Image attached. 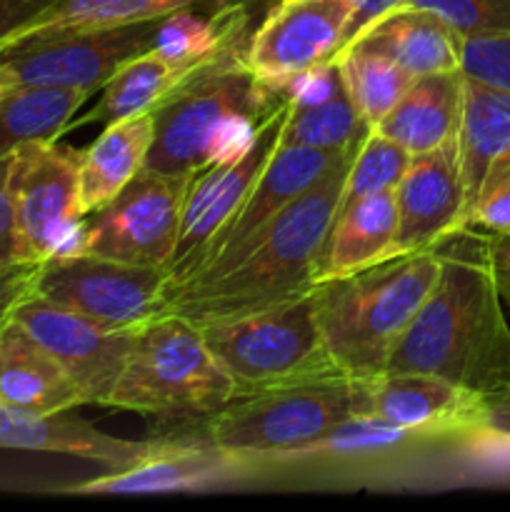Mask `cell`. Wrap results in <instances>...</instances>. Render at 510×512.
Masks as SVG:
<instances>
[{
    "mask_svg": "<svg viewBox=\"0 0 510 512\" xmlns=\"http://www.w3.org/2000/svg\"><path fill=\"white\" fill-rule=\"evenodd\" d=\"M435 285L385 373L438 375L485 398L510 385V323L493 278L485 235L463 230L440 245Z\"/></svg>",
    "mask_w": 510,
    "mask_h": 512,
    "instance_id": "obj_1",
    "label": "cell"
},
{
    "mask_svg": "<svg viewBox=\"0 0 510 512\" xmlns=\"http://www.w3.org/2000/svg\"><path fill=\"white\" fill-rule=\"evenodd\" d=\"M350 158L330 168L285 208L228 270L168 290L165 310L203 325L258 313L310 293L318 278L325 238L338 213Z\"/></svg>",
    "mask_w": 510,
    "mask_h": 512,
    "instance_id": "obj_2",
    "label": "cell"
},
{
    "mask_svg": "<svg viewBox=\"0 0 510 512\" xmlns=\"http://www.w3.org/2000/svg\"><path fill=\"white\" fill-rule=\"evenodd\" d=\"M440 263L443 250L438 245L315 283V320L340 375L370 380L388 370L390 353L428 298Z\"/></svg>",
    "mask_w": 510,
    "mask_h": 512,
    "instance_id": "obj_3",
    "label": "cell"
},
{
    "mask_svg": "<svg viewBox=\"0 0 510 512\" xmlns=\"http://www.w3.org/2000/svg\"><path fill=\"white\" fill-rule=\"evenodd\" d=\"M243 45L225 50L195 70L153 110L155 133L145 170L200 173L218 160L220 138L233 120H263L288 95L275 93L250 73Z\"/></svg>",
    "mask_w": 510,
    "mask_h": 512,
    "instance_id": "obj_4",
    "label": "cell"
},
{
    "mask_svg": "<svg viewBox=\"0 0 510 512\" xmlns=\"http://www.w3.org/2000/svg\"><path fill=\"white\" fill-rule=\"evenodd\" d=\"M233 398V383L210 353L203 330L165 310L130 335L108 408L208 418Z\"/></svg>",
    "mask_w": 510,
    "mask_h": 512,
    "instance_id": "obj_5",
    "label": "cell"
},
{
    "mask_svg": "<svg viewBox=\"0 0 510 512\" xmlns=\"http://www.w3.org/2000/svg\"><path fill=\"white\" fill-rule=\"evenodd\" d=\"M355 418V385L345 375L238 395L205 420V438L243 465L295 460L308 445Z\"/></svg>",
    "mask_w": 510,
    "mask_h": 512,
    "instance_id": "obj_6",
    "label": "cell"
},
{
    "mask_svg": "<svg viewBox=\"0 0 510 512\" xmlns=\"http://www.w3.org/2000/svg\"><path fill=\"white\" fill-rule=\"evenodd\" d=\"M238 395L340 375L330 363L313 290L258 313L198 325Z\"/></svg>",
    "mask_w": 510,
    "mask_h": 512,
    "instance_id": "obj_7",
    "label": "cell"
},
{
    "mask_svg": "<svg viewBox=\"0 0 510 512\" xmlns=\"http://www.w3.org/2000/svg\"><path fill=\"white\" fill-rule=\"evenodd\" d=\"M78 178L80 150L58 140L28 143L15 153L10 173L15 258L40 263L78 253L83 230Z\"/></svg>",
    "mask_w": 510,
    "mask_h": 512,
    "instance_id": "obj_8",
    "label": "cell"
},
{
    "mask_svg": "<svg viewBox=\"0 0 510 512\" xmlns=\"http://www.w3.org/2000/svg\"><path fill=\"white\" fill-rule=\"evenodd\" d=\"M195 175L198 173H153L143 168L105 208L90 215V223H83L78 253L168 268Z\"/></svg>",
    "mask_w": 510,
    "mask_h": 512,
    "instance_id": "obj_9",
    "label": "cell"
},
{
    "mask_svg": "<svg viewBox=\"0 0 510 512\" xmlns=\"http://www.w3.org/2000/svg\"><path fill=\"white\" fill-rule=\"evenodd\" d=\"M165 268L98 255H55L40 263L35 293L110 330H138L165 310Z\"/></svg>",
    "mask_w": 510,
    "mask_h": 512,
    "instance_id": "obj_10",
    "label": "cell"
},
{
    "mask_svg": "<svg viewBox=\"0 0 510 512\" xmlns=\"http://www.w3.org/2000/svg\"><path fill=\"white\" fill-rule=\"evenodd\" d=\"M360 0H278L243 45L250 73L275 93L330 63L353 33Z\"/></svg>",
    "mask_w": 510,
    "mask_h": 512,
    "instance_id": "obj_11",
    "label": "cell"
},
{
    "mask_svg": "<svg viewBox=\"0 0 510 512\" xmlns=\"http://www.w3.org/2000/svg\"><path fill=\"white\" fill-rule=\"evenodd\" d=\"M350 155L353 153H328V150L303 148V145H278L233 218L205 245L188 275L173 288L208 280L228 270L285 208H290L305 190L313 188L330 168L343 163Z\"/></svg>",
    "mask_w": 510,
    "mask_h": 512,
    "instance_id": "obj_12",
    "label": "cell"
},
{
    "mask_svg": "<svg viewBox=\"0 0 510 512\" xmlns=\"http://www.w3.org/2000/svg\"><path fill=\"white\" fill-rule=\"evenodd\" d=\"M285 115H288V95L260 120L253 143L240 158L228 160V163H213L195 175L188 198H185L178 243H175L168 268H165L168 273L165 290L178 285L188 275L205 245L223 230V225L240 208L245 195L250 193L268 160L278 150Z\"/></svg>",
    "mask_w": 510,
    "mask_h": 512,
    "instance_id": "obj_13",
    "label": "cell"
},
{
    "mask_svg": "<svg viewBox=\"0 0 510 512\" xmlns=\"http://www.w3.org/2000/svg\"><path fill=\"white\" fill-rule=\"evenodd\" d=\"M155 28L158 20L35 40L3 55L0 68L15 88L48 85L95 93L120 65L153 48Z\"/></svg>",
    "mask_w": 510,
    "mask_h": 512,
    "instance_id": "obj_14",
    "label": "cell"
},
{
    "mask_svg": "<svg viewBox=\"0 0 510 512\" xmlns=\"http://www.w3.org/2000/svg\"><path fill=\"white\" fill-rule=\"evenodd\" d=\"M353 385L355 418L385 420L420 438H470L488 425V398L438 375L383 373Z\"/></svg>",
    "mask_w": 510,
    "mask_h": 512,
    "instance_id": "obj_15",
    "label": "cell"
},
{
    "mask_svg": "<svg viewBox=\"0 0 510 512\" xmlns=\"http://www.w3.org/2000/svg\"><path fill=\"white\" fill-rule=\"evenodd\" d=\"M13 320L50 353V358L73 380L85 405L108 408L128 353L130 330H110L73 310L28 295L15 308Z\"/></svg>",
    "mask_w": 510,
    "mask_h": 512,
    "instance_id": "obj_16",
    "label": "cell"
},
{
    "mask_svg": "<svg viewBox=\"0 0 510 512\" xmlns=\"http://www.w3.org/2000/svg\"><path fill=\"white\" fill-rule=\"evenodd\" d=\"M395 213V255L438 248L468 230L458 138L410 158L395 188Z\"/></svg>",
    "mask_w": 510,
    "mask_h": 512,
    "instance_id": "obj_17",
    "label": "cell"
},
{
    "mask_svg": "<svg viewBox=\"0 0 510 512\" xmlns=\"http://www.w3.org/2000/svg\"><path fill=\"white\" fill-rule=\"evenodd\" d=\"M245 468L233 455L223 453L208 438L160 440L158 448L123 470H105L103 475L73 485L78 495H160L203 490Z\"/></svg>",
    "mask_w": 510,
    "mask_h": 512,
    "instance_id": "obj_18",
    "label": "cell"
},
{
    "mask_svg": "<svg viewBox=\"0 0 510 512\" xmlns=\"http://www.w3.org/2000/svg\"><path fill=\"white\" fill-rule=\"evenodd\" d=\"M160 440H125L103 433L73 410L30 413L0 403V448L58 453L90 460L105 470H123L158 448Z\"/></svg>",
    "mask_w": 510,
    "mask_h": 512,
    "instance_id": "obj_19",
    "label": "cell"
},
{
    "mask_svg": "<svg viewBox=\"0 0 510 512\" xmlns=\"http://www.w3.org/2000/svg\"><path fill=\"white\" fill-rule=\"evenodd\" d=\"M460 173L465 185V228L473 205L510 178V93L463 75L458 125Z\"/></svg>",
    "mask_w": 510,
    "mask_h": 512,
    "instance_id": "obj_20",
    "label": "cell"
},
{
    "mask_svg": "<svg viewBox=\"0 0 510 512\" xmlns=\"http://www.w3.org/2000/svg\"><path fill=\"white\" fill-rule=\"evenodd\" d=\"M460 35L438 15L410 5H393L360 28L345 43L375 50L408 70L410 75L460 70Z\"/></svg>",
    "mask_w": 510,
    "mask_h": 512,
    "instance_id": "obj_21",
    "label": "cell"
},
{
    "mask_svg": "<svg viewBox=\"0 0 510 512\" xmlns=\"http://www.w3.org/2000/svg\"><path fill=\"white\" fill-rule=\"evenodd\" d=\"M460 110L463 70L420 75L373 130L410 155L430 153L458 138Z\"/></svg>",
    "mask_w": 510,
    "mask_h": 512,
    "instance_id": "obj_22",
    "label": "cell"
},
{
    "mask_svg": "<svg viewBox=\"0 0 510 512\" xmlns=\"http://www.w3.org/2000/svg\"><path fill=\"white\" fill-rule=\"evenodd\" d=\"M0 403L30 413H60L85 405L73 380L15 320L0 333Z\"/></svg>",
    "mask_w": 510,
    "mask_h": 512,
    "instance_id": "obj_23",
    "label": "cell"
},
{
    "mask_svg": "<svg viewBox=\"0 0 510 512\" xmlns=\"http://www.w3.org/2000/svg\"><path fill=\"white\" fill-rule=\"evenodd\" d=\"M153 133V113L130 115L105 125L98 140L80 153L78 198L83 218L105 208L145 168Z\"/></svg>",
    "mask_w": 510,
    "mask_h": 512,
    "instance_id": "obj_24",
    "label": "cell"
},
{
    "mask_svg": "<svg viewBox=\"0 0 510 512\" xmlns=\"http://www.w3.org/2000/svg\"><path fill=\"white\" fill-rule=\"evenodd\" d=\"M395 225V193H380L340 208L325 238L315 283L343 278L393 258Z\"/></svg>",
    "mask_w": 510,
    "mask_h": 512,
    "instance_id": "obj_25",
    "label": "cell"
},
{
    "mask_svg": "<svg viewBox=\"0 0 510 512\" xmlns=\"http://www.w3.org/2000/svg\"><path fill=\"white\" fill-rule=\"evenodd\" d=\"M195 3H200V0H60L43 15L30 20L25 28H20L3 55L20 48V45L55 38V35L150 23V20H160Z\"/></svg>",
    "mask_w": 510,
    "mask_h": 512,
    "instance_id": "obj_26",
    "label": "cell"
},
{
    "mask_svg": "<svg viewBox=\"0 0 510 512\" xmlns=\"http://www.w3.org/2000/svg\"><path fill=\"white\" fill-rule=\"evenodd\" d=\"M248 13L243 5H228L213 15L175 10L158 20L153 50L178 70H198L225 50L243 45Z\"/></svg>",
    "mask_w": 510,
    "mask_h": 512,
    "instance_id": "obj_27",
    "label": "cell"
},
{
    "mask_svg": "<svg viewBox=\"0 0 510 512\" xmlns=\"http://www.w3.org/2000/svg\"><path fill=\"white\" fill-rule=\"evenodd\" d=\"M90 95V90L48 85H18L0 95V158L28 143L58 140Z\"/></svg>",
    "mask_w": 510,
    "mask_h": 512,
    "instance_id": "obj_28",
    "label": "cell"
},
{
    "mask_svg": "<svg viewBox=\"0 0 510 512\" xmlns=\"http://www.w3.org/2000/svg\"><path fill=\"white\" fill-rule=\"evenodd\" d=\"M195 70H178L165 63L153 48L135 55L120 65L105 85L95 108L83 118V123H113L130 115L153 113L163 100H168Z\"/></svg>",
    "mask_w": 510,
    "mask_h": 512,
    "instance_id": "obj_29",
    "label": "cell"
},
{
    "mask_svg": "<svg viewBox=\"0 0 510 512\" xmlns=\"http://www.w3.org/2000/svg\"><path fill=\"white\" fill-rule=\"evenodd\" d=\"M370 133V125L358 115L345 88L318 103H290L280 130V145L328 150V153H355Z\"/></svg>",
    "mask_w": 510,
    "mask_h": 512,
    "instance_id": "obj_30",
    "label": "cell"
},
{
    "mask_svg": "<svg viewBox=\"0 0 510 512\" xmlns=\"http://www.w3.org/2000/svg\"><path fill=\"white\" fill-rule=\"evenodd\" d=\"M335 63H338L340 80H343L350 103L370 128H375L385 118V113L403 98V93L415 80V75L400 68L388 55L360 48V45H348L340 50L335 55Z\"/></svg>",
    "mask_w": 510,
    "mask_h": 512,
    "instance_id": "obj_31",
    "label": "cell"
},
{
    "mask_svg": "<svg viewBox=\"0 0 510 512\" xmlns=\"http://www.w3.org/2000/svg\"><path fill=\"white\" fill-rule=\"evenodd\" d=\"M410 158L413 155L408 150H403L398 143L370 128V133L365 135L363 143L350 158L348 170H345L338 210L348 208L358 200L373 198V195L395 193L405 170H408Z\"/></svg>",
    "mask_w": 510,
    "mask_h": 512,
    "instance_id": "obj_32",
    "label": "cell"
},
{
    "mask_svg": "<svg viewBox=\"0 0 510 512\" xmlns=\"http://www.w3.org/2000/svg\"><path fill=\"white\" fill-rule=\"evenodd\" d=\"M438 15L460 38L510 35V0H398Z\"/></svg>",
    "mask_w": 510,
    "mask_h": 512,
    "instance_id": "obj_33",
    "label": "cell"
},
{
    "mask_svg": "<svg viewBox=\"0 0 510 512\" xmlns=\"http://www.w3.org/2000/svg\"><path fill=\"white\" fill-rule=\"evenodd\" d=\"M460 70L468 78L510 93V35L460 40Z\"/></svg>",
    "mask_w": 510,
    "mask_h": 512,
    "instance_id": "obj_34",
    "label": "cell"
},
{
    "mask_svg": "<svg viewBox=\"0 0 510 512\" xmlns=\"http://www.w3.org/2000/svg\"><path fill=\"white\" fill-rule=\"evenodd\" d=\"M43 263V260H40ZM40 263L30 260H13V263L0 265V333L8 328L13 320L15 308L23 303L28 295L35 293V280H38Z\"/></svg>",
    "mask_w": 510,
    "mask_h": 512,
    "instance_id": "obj_35",
    "label": "cell"
},
{
    "mask_svg": "<svg viewBox=\"0 0 510 512\" xmlns=\"http://www.w3.org/2000/svg\"><path fill=\"white\" fill-rule=\"evenodd\" d=\"M468 230L510 235V178L495 183L468 215Z\"/></svg>",
    "mask_w": 510,
    "mask_h": 512,
    "instance_id": "obj_36",
    "label": "cell"
},
{
    "mask_svg": "<svg viewBox=\"0 0 510 512\" xmlns=\"http://www.w3.org/2000/svg\"><path fill=\"white\" fill-rule=\"evenodd\" d=\"M60 0H0V55L8 50L10 40L33 18L43 15Z\"/></svg>",
    "mask_w": 510,
    "mask_h": 512,
    "instance_id": "obj_37",
    "label": "cell"
},
{
    "mask_svg": "<svg viewBox=\"0 0 510 512\" xmlns=\"http://www.w3.org/2000/svg\"><path fill=\"white\" fill-rule=\"evenodd\" d=\"M488 408V425L475 435H470V440H478V443L490 445V448H500L510 453V385L500 393L490 395Z\"/></svg>",
    "mask_w": 510,
    "mask_h": 512,
    "instance_id": "obj_38",
    "label": "cell"
},
{
    "mask_svg": "<svg viewBox=\"0 0 510 512\" xmlns=\"http://www.w3.org/2000/svg\"><path fill=\"white\" fill-rule=\"evenodd\" d=\"M13 155L0 158V265L13 263L15 258V220L13 198H10V173H13Z\"/></svg>",
    "mask_w": 510,
    "mask_h": 512,
    "instance_id": "obj_39",
    "label": "cell"
},
{
    "mask_svg": "<svg viewBox=\"0 0 510 512\" xmlns=\"http://www.w3.org/2000/svg\"><path fill=\"white\" fill-rule=\"evenodd\" d=\"M485 243H488L490 265H493V278L498 285L500 300L510 315V235L485 233Z\"/></svg>",
    "mask_w": 510,
    "mask_h": 512,
    "instance_id": "obj_40",
    "label": "cell"
},
{
    "mask_svg": "<svg viewBox=\"0 0 510 512\" xmlns=\"http://www.w3.org/2000/svg\"><path fill=\"white\" fill-rule=\"evenodd\" d=\"M13 88H15V85L10 83V78H8V75H5V70L0 68V95H5V93H8V90H13Z\"/></svg>",
    "mask_w": 510,
    "mask_h": 512,
    "instance_id": "obj_41",
    "label": "cell"
}]
</instances>
